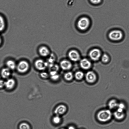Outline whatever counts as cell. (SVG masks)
<instances>
[{"mask_svg": "<svg viewBox=\"0 0 129 129\" xmlns=\"http://www.w3.org/2000/svg\"><path fill=\"white\" fill-rule=\"evenodd\" d=\"M52 121L54 123L56 124H58L60 122L61 119L59 116L56 115L53 117Z\"/></svg>", "mask_w": 129, "mask_h": 129, "instance_id": "cell-22", "label": "cell"}, {"mask_svg": "<svg viewBox=\"0 0 129 129\" xmlns=\"http://www.w3.org/2000/svg\"><path fill=\"white\" fill-rule=\"evenodd\" d=\"M118 103L115 100L112 99L109 102L108 106L110 109H113L117 107Z\"/></svg>", "mask_w": 129, "mask_h": 129, "instance_id": "cell-17", "label": "cell"}, {"mask_svg": "<svg viewBox=\"0 0 129 129\" xmlns=\"http://www.w3.org/2000/svg\"><path fill=\"white\" fill-rule=\"evenodd\" d=\"M85 78L87 82L89 83H92L93 82L96 80V76L93 72L89 71L86 73Z\"/></svg>", "mask_w": 129, "mask_h": 129, "instance_id": "cell-9", "label": "cell"}, {"mask_svg": "<svg viewBox=\"0 0 129 129\" xmlns=\"http://www.w3.org/2000/svg\"><path fill=\"white\" fill-rule=\"evenodd\" d=\"M28 63L25 61H22L18 63L17 69L18 71L21 73H24L27 71L29 68Z\"/></svg>", "mask_w": 129, "mask_h": 129, "instance_id": "cell-4", "label": "cell"}, {"mask_svg": "<svg viewBox=\"0 0 129 129\" xmlns=\"http://www.w3.org/2000/svg\"><path fill=\"white\" fill-rule=\"evenodd\" d=\"M68 129H75V128L73 126H70L68 127Z\"/></svg>", "mask_w": 129, "mask_h": 129, "instance_id": "cell-29", "label": "cell"}, {"mask_svg": "<svg viewBox=\"0 0 129 129\" xmlns=\"http://www.w3.org/2000/svg\"><path fill=\"white\" fill-rule=\"evenodd\" d=\"M73 75L72 73L70 72H68L65 74L64 77L65 79L69 81L71 80L73 78Z\"/></svg>", "mask_w": 129, "mask_h": 129, "instance_id": "cell-19", "label": "cell"}, {"mask_svg": "<svg viewBox=\"0 0 129 129\" xmlns=\"http://www.w3.org/2000/svg\"><path fill=\"white\" fill-rule=\"evenodd\" d=\"M19 129H30L29 125L26 123H22L19 126Z\"/></svg>", "mask_w": 129, "mask_h": 129, "instance_id": "cell-21", "label": "cell"}, {"mask_svg": "<svg viewBox=\"0 0 129 129\" xmlns=\"http://www.w3.org/2000/svg\"><path fill=\"white\" fill-rule=\"evenodd\" d=\"M81 67L85 69L89 68L91 66V64L90 62L86 59H83L81 60L80 62Z\"/></svg>", "mask_w": 129, "mask_h": 129, "instance_id": "cell-11", "label": "cell"}, {"mask_svg": "<svg viewBox=\"0 0 129 129\" xmlns=\"http://www.w3.org/2000/svg\"><path fill=\"white\" fill-rule=\"evenodd\" d=\"M6 26V23L4 17L0 15V32L3 31Z\"/></svg>", "mask_w": 129, "mask_h": 129, "instance_id": "cell-16", "label": "cell"}, {"mask_svg": "<svg viewBox=\"0 0 129 129\" xmlns=\"http://www.w3.org/2000/svg\"><path fill=\"white\" fill-rule=\"evenodd\" d=\"M117 107L118 108H120L124 110L125 108V106L123 103H118Z\"/></svg>", "mask_w": 129, "mask_h": 129, "instance_id": "cell-24", "label": "cell"}, {"mask_svg": "<svg viewBox=\"0 0 129 129\" xmlns=\"http://www.w3.org/2000/svg\"><path fill=\"white\" fill-rule=\"evenodd\" d=\"M36 68L40 70L45 69L47 66V63L41 59H38L36 60L35 63Z\"/></svg>", "mask_w": 129, "mask_h": 129, "instance_id": "cell-8", "label": "cell"}, {"mask_svg": "<svg viewBox=\"0 0 129 129\" xmlns=\"http://www.w3.org/2000/svg\"><path fill=\"white\" fill-rule=\"evenodd\" d=\"M91 2L94 4H98L100 3L101 0H90Z\"/></svg>", "mask_w": 129, "mask_h": 129, "instance_id": "cell-27", "label": "cell"}, {"mask_svg": "<svg viewBox=\"0 0 129 129\" xmlns=\"http://www.w3.org/2000/svg\"><path fill=\"white\" fill-rule=\"evenodd\" d=\"M60 66L62 69L64 70H68L71 68L72 64L70 61L68 60H64L60 62Z\"/></svg>", "mask_w": 129, "mask_h": 129, "instance_id": "cell-12", "label": "cell"}, {"mask_svg": "<svg viewBox=\"0 0 129 129\" xmlns=\"http://www.w3.org/2000/svg\"><path fill=\"white\" fill-rule=\"evenodd\" d=\"M5 81L2 80H0V88H2L5 86Z\"/></svg>", "mask_w": 129, "mask_h": 129, "instance_id": "cell-28", "label": "cell"}, {"mask_svg": "<svg viewBox=\"0 0 129 129\" xmlns=\"http://www.w3.org/2000/svg\"><path fill=\"white\" fill-rule=\"evenodd\" d=\"M15 84V80L12 79H9L5 81V86L8 89H12Z\"/></svg>", "mask_w": 129, "mask_h": 129, "instance_id": "cell-13", "label": "cell"}, {"mask_svg": "<svg viewBox=\"0 0 129 129\" xmlns=\"http://www.w3.org/2000/svg\"><path fill=\"white\" fill-rule=\"evenodd\" d=\"M69 57L70 59L73 61H76L80 59V55L76 50H71L68 54Z\"/></svg>", "mask_w": 129, "mask_h": 129, "instance_id": "cell-6", "label": "cell"}, {"mask_svg": "<svg viewBox=\"0 0 129 129\" xmlns=\"http://www.w3.org/2000/svg\"><path fill=\"white\" fill-rule=\"evenodd\" d=\"M90 22L88 18L83 17L80 18L77 23L78 28L82 30H84L87 29L89 26Z\"/></svg>", "mask_w": 129, "mask_h": 129, "instance_id": "cell-2", "label": "cell"}, {"mask_svg": "<svg viewBox=\"0 0 129 129\" xmlns=\"http://www.w3.org/2000/svg\"><path fill=\"white\" fill-rule=\"evenodd\" d=\"M41 76L43 78H46L48 77V75L47 73L45 72L42 73L40 74Z\"/></svg>", "mask_w": 129, "mask_h": 129, "instance_id": "cell-26", "label": "cell"}, {"mask_svg": "<svg viewBox=\"0 0 129 129\" xmlns=\"http://www.w3.org/2000/svg\"><path fill=\"white\" fill-rule=\"evenodd\" d=\"M51 78L54 80H57L59 78V75L56 74L54 75L51 76Z\"/></svg>", "mask_w": 129, "mask_h": 129, "instance_id": "cell-25", "label": "cell"}, {"mask_svg": "<svg viewBox=\"0 0 129 129\" xmlns=\"http://www.w3.org/2000/svg\"><path fill=\"white\" fill-rule=\"evenodd\" d=\"M40 54L42 56L45 57L48 55L50 53L48 48L46 46H41L39 49Z\"/></svg>", "mask_w": 129, "mask_h": 129, "instance_id": "cell-10", "label": "cell"}, {"mask_svg": "<svg viewBox=\"0 0 129 129\" xmlns=\"http://www.w3.org/2000/svg\"><path fill=\"white\" fill-rule=\"evenodd\" d=\"M109 38L114 41H118L122 38L123 34L122 32L118 30H114L110 32L108 35Z\"/></svg>", "mask_w": 129, "mask_h": 129, "instance_id": "cell-3", "label": "cell"}, {"mask_svg": "<svg viewBox=\"0 0 129 129\" xmlns=\"http://www.w3.org/2000/svg\"><path fill=\"white\" fill-rule=\"evenodd\" d=\"M1 75L4 78H7L10 76L11 74L10 69L7 68H3L1 71Z\"/></svg>", "mask_w": 129, "mask_h": 129, "instance_id": "cell-14", "label": "cell"}, {"mask_svg": "<svg viewBox=\"0 0 129 129\" xmlns=\"http://www.w3.org/2000/svg\"><path fill=\"white\" fill-rule=\"evenodd\" d=\"M7 68L13 70L16 67V64L15 62L12 60L8 61L6 63Z\"/></svg>", "mask_w": 129, "mask_h": 129, "instance_id": "cell-18", "label": "cell"}, {"mask_svg": "<svg viewBox=\"0 0 129 129\" xmlns=\"http://www.w3.org/2000/svg\"><path fill=\"white\" fill-rule=\"evenodd\" d=\"M114 115L116 119L120 120L124 117L125 114L124 112H120L116 111L114 112Z\"/></svg>", "mask_w": 129, "mask_h": 129, "instance_id": "cell-15", "label": "cell"}, {"mask_svg": "<svg viewBox=\"0 0 129 129\" xmlns=\"http://www.w3.org/2000/svg\"><path fill=\"white\" fill-rule=\"evenodd\" d=\"M2 42V40L1 39V38L0 36V45L1 44Z\"/></svg>", "mask_w": 129, "mask_h": 129, "instance_id": "cell-30", "label": "cell"}, {"mask_svg": "<svg viewBox=\"0 0 129 129\" xmlns=\"http://www.w3.org/2000/svg\"><path fill=\"white\" fill-rule=\"evenodd\" d=\"M61 129H64V128H62Z\"/></svg>", "mask_w": 129, "mask_h": 129, "instance_id": "cell-31", "label": "cell"}, {"mask_svg": "<svg viewBox=\"0 0 129 129\" xmlns=\"http://www.w3.org/2000/svg\"><path fill=\"white\" fill-rule=\"evenodd\" d=\"M112 114L109 110L105 109L100 111L97 114L98 119L100 121L105 122L109 121L111 118Z\"/></svg>", "mask_w": 129, "mask_h": 129, "instance_id": "cell-1", "label": "cell"}, {"mask_svg": "<svg viewBox=\"0 0 129 129\" xmlns=\"http://www.w3.org/2000/svg\"><path fill=\"white\" fill-rule=\"evenodd\" d=\"M67 110L66 107L64 105L61 104L58 106L54 110V113L57 115L59 116L64 113Z\"/></svg>", "mask_w": 129, "mask_h": 129, "instance_id": "cell-7", "label": "cell"}, {"mask_svg": "<svg viewBox=\"0 0 129 129\" xmlns=\"http://www.w3.org/2000/svg\"><path fill=\"white\" fill-rule=\"evenodd\" d=\"M101 55L100 50L97 48H94L91 50L89 53V56L92 60L94 61L98 60Z\"/></svg>", "mask_w": 129, "mask_h": 129, "instance_id": "cell-5", "label": "cell"}, {"mask_svg": "<svg viewBox=\"0 0 129 129\" xmlns=\"http://www.w3.org/2000/svg\"><path fill=\"white\" fill-rule=\"evenodd\" d=\"M84 76V74L81 71H78L75 74V76L77 80H80L82 79Z\"/></svg>", "mask_w": 129, "mask_h": 129, "instance_id": "cell-20", "label": "cell"}, {"mask_svg": "<svg viewBox=\"0 0 129 129\" xmlns=\"http://www.w3.org/2000/svg\"><path fill=\"white\" fill-rule=\"evenodd\" d=\"M109 59V57L106 54H104L102 56V60L103 62L105 63L106 62L108 61Z\"/></svg>", "mask_w": 129, "mask_h": 129, "instance_id": "cell-23", "label": "cell"}]
</instances>
